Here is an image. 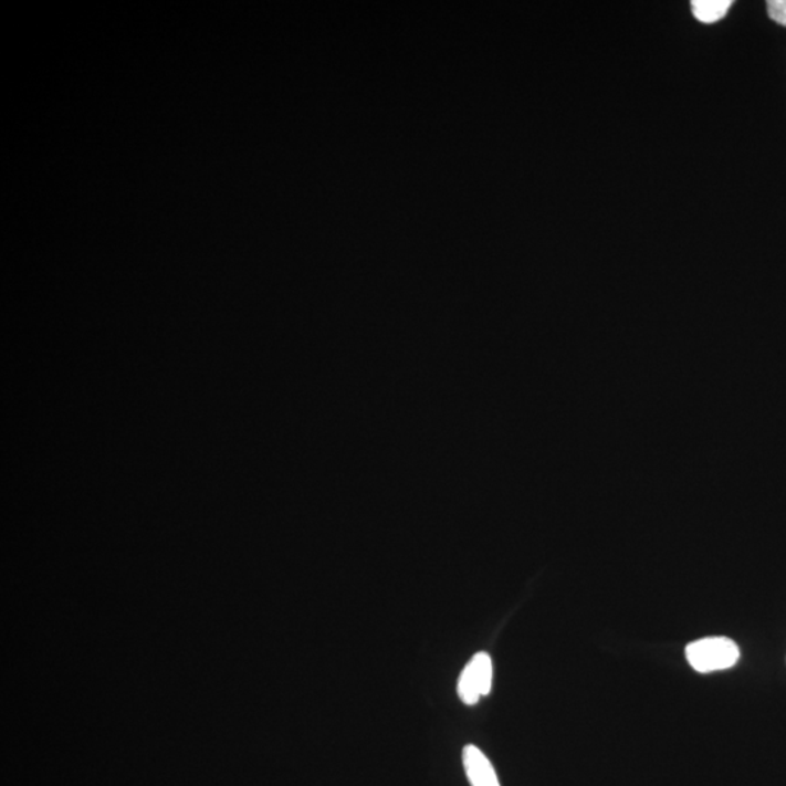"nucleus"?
I'll use <instances>...</instances> for the list:
<instances>
[{"label":"nucleus","mask_w":786,"mask_h":786,"mask_svg":"<svg viewBox=\"0 0 786 786\" xmlns=\"http://www.w3.org/2000/svg\"><path fill=\"white\" fill-rule=\"evenodd\" d=\"M731 4V0H693L691 7L699 22L714 24L727 15Z\"/></svg>","instance_id":"obj_4"},{"label":"nucleus","mask_w":786,"mask_h":786,"mask_svg":"<svg viewBox=\"0 0 786 786\" xmlns=\"http://www.w3.org/2000/svg\"><path fill=\"white\" fill-rule=\"evenodd\" d=\"M767 12L772 21L786 27V0H771L767 2Z\"/></svg>","instance_id":"obj_5"},{"label":"nucleus","mask_w":786,"mask_h":786,"mask_svg":"<svg viewBox=\"0 0 786 786\" xmlns=\"http://www.w3.org/2000/svg\"><path fill=\"white\" fill-rule=\"evenodd\" d=\"M463 765L468 775L469 783L472 786H500L499 778L489 757L484 755L476 746L465 747L463 751Z\"/></svg>","instance_id":"obj_3"},{"label":"nucleus","mask_w":786,"mask_h":786,"mask_svg":"<svg viewBox=\"0 0 786 786\" xmlns=\"http://www.w3.org/2000/svg\"><path fill=\"white\" fill-rule=\"evenodd\" d=\"M687 657L689 664L699 673H711V671L727 670L737 664L740 648L730 638H702V640L689 643Z\"/></svg>","instance_id":"obj_1"},{"label":"nucleus","mask_w":786,"mask_h":786,"mask_svg":"<svg viewBox=\"0 0 786 786\" xmlns=\"http://www.w3.org/2000/svg\"><path fill=\"white\" fill-rule=\"evenodd\" d=\"M491 687H493V661L486 652H478L459 678V698L467 705H475L480 698L489 695Z\"/></svg>","instance_id":"obj_2"}]
</instances>
